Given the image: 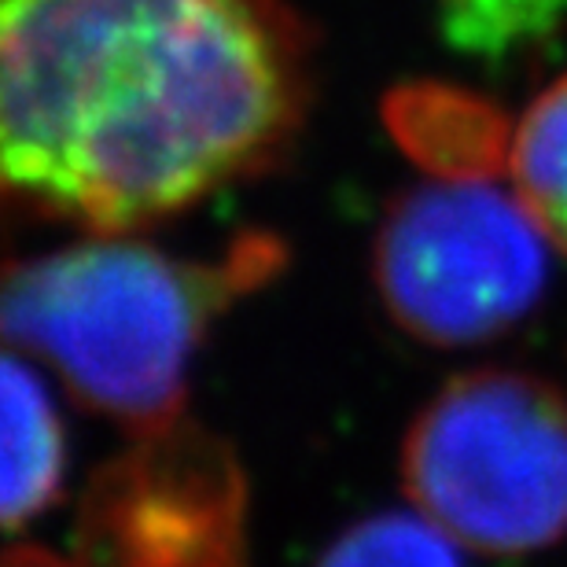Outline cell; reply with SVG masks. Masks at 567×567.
Segmentation results:
<instances>
[{
    "label": "cell",
    "mask_w": 567,
    "mask_h": 567,
    "mask_svg": "<svg viewBox=\"0 0 567 567\" xmlns=\"http://www.w3.org/2000/svg\"><path fill=\"white\" fill-rule=\"evenodd\" d=\"M310 107V33L280 0H0L11 199L122 236L262 174Z\"/></svg>",
    "instance_id": "obj_1"
},
{
    "label": "cell",
    "mask_w": 567,
    "mask_h": 567,
    "mask_svg": "<svg viewBox=\"0 0 567 567\" xmlns=\"http://www.w3.org/2000/svg\"><path fill=\"white\" fill-rule=\"evenodd\" d=\"M274 269L277 240H240L207 266L93 236L11 266L0 321L78 402L141 435L185 416L188 369L214 317Z\"/></svg>",
    "instance_id": "obj_2"
},
{
    "label": "cell",
    "mask_w": 567,
    "mask_h": 567,
    "mask_svg": "<svg viewBox=\"0 0 567 567\" xmlns=\"http://www.w3.org/2000/svg\"><path fill=\"white\" fill-rule=\"evenodd\" d=\"M402 486L468 549L553 546L567 535V394L530 372H461L410 424Z\"/></svg>",
    "instance_id": "obj_3"
},
{
    "label": "cell",
    "mask_w": 567,
    "mask_h": 567,
    "mask_svg": "<svg viewBox=\"0 0 567 567\" xmlns=\"http://www.w3.org/2000/svg\"><path fill=\"white\" fill-rule=\"evenodd\" d=\"M494 177L402 192L372 244L391 321L431 347H475L535 310L549 280V236Z\"/></svg>",
    "instance_id": "obj_4"
},
{
    "label": "cell",
    "mask_w": 567,
    "mask_h": 567,
    "mask_svg": "<svg viewBox=\"0 0 567 567\" xmlns=\"http://www.w3.org/2000/svg\"><path fill=\"white\" fill-rule=\"evenodd\" d=\"M247 494L233 450L185 416L96 472L74 527L78 567H247Z\"/></svg>",
    "instance_id": "obj_5"
},
{
    "label": "cell",
    "mask_w": 567,
    "mask_h": 567,
    "mask_svg": "<svg viewBox=\"0 0 567 567\" xmlns=\"http://www.w3.org/2000/svg\"><path fill=\"white\" fill-rule=\"evenodd\" d=\"M383 122L394 144L439 181L494 177L508 166L513 130L505 111L450 82H405L383 96Z\"/></svg>",
    "instance_id": "obj_6"
},
{
    "label": "cell",
    "mask_w": 567,
    "mask_h": 567,
    "mask_svg": "<svg viewBox=\"0 0 567 567\" xmlns=\"http://www.w3.org/2000/svg\"><path fill=\"white\" fill-rule=\"evenodd\" d=\"M0 405H4V527L19 530L55 505L63 483V421L44 391L33 365L22 361L19 350L4 354L0 372Z\"/></svg>",
    "instance_id": "obj_7"
},
{
    "label": "cell",
    "mask_w": 567,
    "mask_h": 567,
    "mask_svg": "<svg viewBox=\"0 0 567 567\" xmlns=\"http://www.w3.org/2000/svg\"><path fill=\"white\" fill-rule=\"evenodd\" d=\"M516 196L567 255V74L524 111L508 152Z\"/></svg>",
    "instance_id": "obj_8"
},
{
    "label": "cell",
    "mask_w": 567,
    "mask_h": 567,
    "mask_svg": "<svg viewBox=\"0 0 567 567\" xmlns=\"http://www.w3.org/2000/svg\"><path fill=\"white\" fill-rule=\"evenodd\" d=\"M457 546L424 513H380L343 530L317 567H461Z\"/></svg>",
    "instance_id": "obj_9"
},
{
    "label": "cell",
    "mask_w": 567,
    "mask_h": 567,
    "mask_svg": "<svg viewBox=\"0 0 567 567\" xmlns=\"http://www.w3.org/2000/svg\"><path fill=\"white\" fill-rule=\"evenodd\" d=\"M439 4L446 41L486 60L546 38L567 16V0H439Z\"/></svg>",
    "instance_id": "obj_10"
},
{
    "label": "cell",
    "mask_w": 567,
    "mask_h": 567,
    "mask_svg": "<svg viewBox=\"0 0 567 567\" xmlns=\"http://www.w3.org/2000/svg\"><path fill=\"white\" fill-rule=\"evenodd\" d=\"M4 567H78V564H74V560H60V557H52V553H44V549L19 546V549H11V553H8Z\"/></svg>",
    "instance_id": "obj_11"
}]
</instances>
